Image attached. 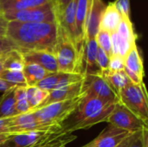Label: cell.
I'll return each mask as SVG.
<instances>
[{
	"instance_id": "obj_1",
	"label": "cell",
	"mask_w": 148,
	"mask_h": 147,
	"mask_svg": "<svg viewBox=\"0 0 148 147\" xmlns=\"http://www.w3.org/2000/svg\"><path fill=\"white\" fill-rule=\"evenodd\" d=\"M58 35V23H21L9 21L6 37L21 52L49 51L53 53Z\"/></svg>"
},
{
	"instance_id": "obj_2",
	"label": "cell",
	"mask_w": 148,
	"mask_h": 147,
	"mask_svg": "<svg viewBox=\"0 0 148 147\" xmlns=\"http://www.w3.org/2000/svg\"><path fill=\"white\" fill-rule=\"evenodd\" d=\"M115 104L106 103L95 97L82 94V99L69 118L62 122L59 133L69 134L77 130L88 129L105 122Z\"/></svg>"
},
{
	"instance_id": "obj_3",
	"label": "cell",
	"mask_w": 148,
	"mask_h": 147,
	"mask_svg": "<svg viewBox=\"0 0 148 147\" xmlns=\"http://www.w3.org/2000/svg\"><path fill=\"white\" fill-rule=\"evenodd\" d=\"M58 72L68 74H83V51L72 41L66 31L58 24V35L56 46L53 49Z\"/></svg>"
},
{
	"instance_id": "obj_4",
	"label": "cell",
	"mask_w": 148,
	"mask_h": 147,
	"mask_svg": "<svg viewBox=\"0 0 148 147\" xmlns=\"http://www.w3.org/2000/svg\"><path fill=\"white\" fill-rule=\"evenodd\" d=\"M82 99V94L76 98L51 103L36 111L32 112L37 123L47 133H57L61 125L75 110Z\"/></svg>"
},
{
	"instance_id": "obj_5",
	"label": "cell",
	"mask_w": 148,
	"mask_h": 147,
	"mask_svg": "<svg viewBox=\"0 0 148 147\" xmlns=\"http://www.w3.org/2000/svg\"><path fill=\"white\" fill-rule=\"evenodd\" d=\"M119 101L148 124L147 93L144 82L137 85L130 81L121 90Z\"/></svg>"
},
{
	"instance_id": "obj_6",
	"label": "cell",
	"mask_w": 148,
	"mask_h": 147,
	"mask_svg": "<svg viewBox=\"0 0 148 147\" xmlns=\"http://www.w3.org/2000/svg\"><path fill=\"white\" fill-rule=\"evenodd\" d=\"M8 22L16 21L21 23H58V14L56 4L48 3L24 10L10 12L3 16Z\"/></svg>"
},
{
	"instance_id": "obj_7",
	"label": "cell",
	"mask_w": 148,
	"mask_h": 147,
	"mask_svg": "<svg viewBox=\"0 0 148 147\" xmlns=\"http://www.w3.org/2000/svg\"><path fill=\"white\" fill-rule=\"evenodd\" d=\"M105 122L131 133L148 128V124L145 123L120 101L114 105L113 111Z\"/></svg>"
},
{
	"instance_id": "obj_8",
	"label": "cell",
	"mask_w": 148,
	"mask_h": 147,
	"mask_svg": "<svg viewBox=\"0 0 148 147\" xmlns=\"http://www.w3.org/2000/svg\"><path fill=\"white\" fill-rule=\"evenodd\" d=\"M82 94L95 97L106 103L116 104L119 101L118 96L111 89L101 75H84Z\"/></svg>"
},
{
	"instance_id": "obj_9",
	"label": "cell",
	"mask_w": 148,
	"mask_h": 147,
	"mask_svg": "<svg viewBox=\"0 0 148 147\" xmlns=\"http://www.w3.org/2000/svg\"><path fill=\"white\" fill-rule=\"evenodd\" d=\"M131 134V133L109 125L95 139L82 147H116Z\"/></svg>"
},
{
	"instance_id": "obj_10",
	"label": "cell",
	"mask_w": 148,
	"mask_h": 147,
	"mask_svg": "<svg viewBox=\"0 0 148 147\" xmlns=\"http://www.w3.org/2000/svg\"><path fill=\"white\" fill-rule=\"evenodd\" d=\"M83 78V74H68L62 72L49 73L36 86L48 93H50L62 86L82 81Z\"/></svg>"
},
{
	"instance_id": "obj_11",
	"label": "cell",
	"mask_w": 148,
	"mask_h": 147,
	"mask_svg": "<svg viewBox=\"0 0 148 147\" xmlns=\"http://www.w3.org/2000/svg\"><path fill=\"white\" fill-rule=\"evenodd\" d=\"M29 132H42L47 133L44 129L37 123L36 117L32 112L16 115L10 118L8 126L9 134H18L26 133Z\"/></svg>"
},
{
	"instance_id": "obj_12",
	"label": "cell",
	"mask_w": 148,
	"mask_h": 147,
	"mask_svg": "<svg viewBox=\"0 0 148 147\" xmlns=\"http://www.w3.org/2000/svg\"><path fill=\"white\" fill-rule=\"evenodd\" d=\"M106 3L103 0H91L85 32V41L95 39V36L100 29V23L103 10L106 8Z\"/></svg>"
},
{
	"instance_id": "obj_13",
	"label": "cell",
	"mask_w": 148,
	"mask_h": 147,
	"mask_svg": "<svg viewBox=\"0 0 148 147\" xmlns=\"http://www.w3.org/2000/svg\"><path fill=\"white\" fill-rule=\"evenodd\" d=\"M82 81L79 82H75V83L68 84V85L62 86L61 88H58L51 91L50 93H49L47 98L37 107L36 110L54 102L68 101V100H71V99L80 96L82 94Z\"/></svg>"
},
{
	"instance_id": "obj_14",
	"label": "cell",
	"mask_w": 148,
	"mask_h": 147,
	"mask_svg": "<svg viewBox=\"0 0 148 147\" xmlns=\"http://www.w3.org/2000/svg\"><path fill=\"white\" fill-rule=\"evenodd\" d=\"M25 63H35L49 73L58 72V66L55 55L49 51H26L22 52Z\"/></svg>"
},
{
	"instance_id": "obj_15",
	"label": "cell",
	"mask_w": 148,
	"mask_h": 147,
	"mask_svg": "<svg viewBox=\"0 0 148 147\" xmlns=\"http://www.w3.org/2000/svg\"><path fill=\"white\" fill-rule=\"evenodd\" d=\"M91 0H77L75 10V27H76V38L79 48L84 50L86 23Z\"/></svg>"
},
{
	"instance_id": "obj_16",
	"label": "cell",
	"mask_w": 148,
	"mask_h": 147,
	"mask_svg": "<svg viewBox=\"0 0 148 147\" xmlns=\"http://www.w3.org/2000/svg\"><path fill=\"white\" fill-rule=\"evenodd\" d=\"M47 133H50L29 132L26 133L10 134L0 145V147H29L40 141Z\"/></svg>"
},
{
	"instance_id": "obj_17",
	"label": "cell",
	"mask_w": 148,
	"mask_h": 147,
	"mask_svg": "<svg viewBox=\"0 0 148 147\" xmlns=\"http://www.w3.org/2000/svg\"><path fill=\"white\" fill-rule=\"evenodd\" d=\"M48 3H55L56 4V0H0V16L28 10Z\"/></svg>"
},
{
	"instance_id": "obj_18",
	"label": "cell",
	"mask_w": 148,
	"mask_h": 147,
	"mask_svg": "<svg viewBox=\"0 0 148 147\" xmlns=\"http://www.w3.org/2000/svg\"><path fill=\"white\" fill-rule=\"evenodd\" d=\"M98 45L95 39L86 40L84 42L83 64L85 68L83 75H101V72L96 63Z\"/></svg>"
},
{
	"instance_id": "obj_19",
	"label": "cell",
	"mask_w": 148,
	"mask_h": 147,
	"mask_svg": "<svg viewBox=\"0 0 148 147\" xmlns=\"http://www.w3.org/2000/svg\"><path fill=\"white\" fill-rule=\"evenodd\" d=\"M121 19V14L117 10L114 3L110 2L106 5V8L101 15L100 29L108 31L109 33L115 32Z\"/></svg>"
},
{
	"instance_id": "obj_20",
	"label": "cell",
	"mask_w": 148,
	"mask_h": 147,
	"mask_svg": "<svg viewBox=\"0 0 148 147\" xmlns=\"http://www.w3.org/2000/svg\"><path fill=\"white\" fill-rule=\"evenodd\" d=\"M101 76L105 79L107 83L109 85L114 94L118 96V98L121 90L130 82V80L124 72V70L112 71L108 69L101 73Z\"/></svg>"
},
{
	"instance_id": "obj_21",
	"label": "cell",
	"mask_w": 148,
	"mask_h": 147,
	"mask_svg": "<svg viewBox=\"0 0 148 147\" xmlns=\"http://www.w3.org/2000/svg\"><path fill=\"white\" fill-rule=\"evenodd\" d=\"M124 62H125V68L134 73L140 79L142 80L144 79L145 70H144L143 60L140 54V50L137 45L134 46L130 49V51L124 58Z\"/></svg>"
},
{
	"instance_id": "obj_22",
	"label": "cell",
	"mask_w": 148,
	"mask_h": 147,
	"mask_svg": "<svg viewBox=\"0 0 148 147\" xmlns=\"http://www.w3.org/2000/svg\"><path fill=\"white\" fill-rule=\"evenodd\" d=\"M16 87L5 90L0 97V120L16 116Z\"/></svg>"
},
{
	"instance_id": "obj_23",
	"label": "cell",
	"mask_w": 148,
	"mask_h": 147,
	"mask_svg": "<svg viewBox=\"0 0 148 147\" xmlns=\"http://www.w3.org/2000/svg\"><path fill=\"white\" fill-rule=\"evenodd\" d=\"M22 72L26 80L27 86H36L49 74L42 67L35 63H25Z\"/></svg>"
},
{
	"instance_id": "obj_24",
	"label": "cell",
	"mask_w": 148,
	"mask_h": 147,
	"mask_svg": "<svg viewBox=\"0 0 148 147\" xmlns=\"http://www.w3.org/2000/svg\"><path fill=\"white\" fill-rule=\"evenodd\" d=\"M25 62L23 53L19 49H13L3 55V70L10 71H23Z\"/></svg>"
},
{
	"instance_id": "obj_25",
	"label": "cell",
	"mask_w": 148,
	"mask_h": 147,
	"mask_svg": "<svg viewBox=\"0 0 148 147\" xmlns=\"http://www.w3.org/2000/svg\"><path fill=\"white\" fill-rule=\"evenodd\" d=\"M49 93L39 88L36 86H27L26 95L30 112H34L47 98Z\"/></svg>"
},
{
	"instance_id": "obj_26",
	"label": "cell",
	"mask_w": 148,
	"mask_h": 147,
	"mask_svg": "<svg viewBox=\"0 0 148 147\" xmlns=\"http://www.w3.org/2000/svg\"><path fill=\"white\" fill-rule=\"evenodd\" d=\"M116 32L121 38L126 40L132 46L136 45L138 36L134 32V24L131 21V18L122 16V19L117 28Z\"/></svg>"
},
{
	"instance_id": "obj_27",
	"label": "cell",
	"mask_w": 148,
	"mask_h": 147,
	"mask_svg": "<svg viewBox=\"0 0 148 147\" xmlns=\"http://www.w3.org/2000/svg\"><path fill=\"white\" fill-rule=\"evenodd\" d=\"M16 97V112L17 115L24 114L30 112L29 106L27 101L26 87H16L15 88Z\"/></svg>"
},
{
	"instance_id": "obj_28",
	"label": "cell",
	"mask_w": 148,
	"mask_h": 147,
	"mask_svg": "<svg viewBox=\"0 0 148 147\" xmlns=\"http://www.w3.org/2000/svg\"><path fill=\"white\" fill-rule=\"evenodd\" d=\"M0 79L15 87H27L26 80L22 71L2 70L0 72Z\"/></svg>"
},
{
	"instance_id": "obj_29",
	"label": "cell",
	"mask_w": 148,
	"mask_h": 147,
	"mask_svg": "<svg viewBox=\"0 0 148 147\" xmlns=\"http://www.w3.org/2000/svg\"><path fill=\"white\" fill-rule=\"evenodd\" d=\"M95 40L99 48H101L108 56L111 57L112 54V46H111V37L110 33L102 29H99Z\"/></svg>"
},
{
	"instance_id": "obj_30",
	"label": "cell",
	"mask_w": 148,
	"mask_h": 147,
	"mask_svg": "<svg viewBox=\"0 0 148 147\" xmlns=\"http://www.w3.org/2000/svg\"><path fill=\"white\" fill-rule=\"evenodd\" d=\"M148 128L135 133V136L127 147H147Z\"/></svg>"
},
{
	"instance_id": "obj_31",
	"label": "cell",
	"mask_w": 148,
	"mask_h": 147,
	"mask_svg": "<svg viewBox=\"0 0 148 147\" xmlns=\"http://www.w3.org/2000/svg\"><path fill=\"white\" fill-rule=\"evenodd\" d=\"M117 10L122 16L131 18V6L130 0H115L113 2Z\"/></svg>"
},
{
	"instance_id": "obj_32",
	"label": "cell",
	"mask_w": 148,
	"mask_h": 147,
	"mask_svg": "<svg viewBox=\"0 0 148 147\" xmlns=\"http://www.w3.org/2000/svg\"><path fill=\"white\" fill-rule=\"evenodd\" d=\"M96 63H97V66L99 67L101 73L103 71L108 69V67H109V56L99 47H98V49H97Z\"/></svg>"
},
{
	"instance_id": "obj_33",
	"label": "cell",
	"mask_w": 148,
	"mask_h": 147,
	"mask_svg": "<svg viewBox=\"0 0 148 147\" xmlns=\"http://www.w3.org/2000/svg\"><path fill=\"white\" fill-rule=\"evenodd\" d=\"M125 62L124 58L120 55H112L109 58V67L108 69L112 71H121L124 70Z\"/></svg>"
},
{
	"instance_id": "obj_34",
	"label": "cell",
	"mask_w": 148,
	"mask_h": 147,
	"mask_svg": "<svg viewBox=\"0 0 148 147\" xmlns=\"http://www.w3.org/2000/svg\"><path fill=\"white\" fill-rule=\"evenodd\" d=\"M18 49L17 47L6 36L0 37V56L5 55L10 50Z\"/></svg>"
},
{
	"instance_id": "obj_35",
	"label": "cell",
	"mask_w": 148,
	"mask_h": 147,
	"mask_svg": "<svg viewBox=\"0 0 148 147\" xmlns=\"http://www.w3.org/2000/svg\"><path fill=\"white\" fill-rule=\"evenodd\" d=\"M71 1L72 0H56V10L58 16L62 13V11L65 10V8Z\"/></svg>"
},
{
	"instance_id": "obj_36",
	"label": "cell",
	"mask_w": 148,
	"mask_h": 147,
	"mask_svg": "<svg viewBox=\"0 0 148 147\" xmlns=\"http://www.w3.org/2000/svg\"><path fill=\"white\" fill-rule=\"evenodd\" d=\"M7 25H8V21L3 16H0V37L6 36Z\"/></svg>"
},
{
	"instance_id": "obj_37",
	"label": "cell",
	"mask_w": 148,
	"mask_h": 147,
	"mask_svg": "<svg viewBox=\"0 0 148 147\" xmlns=\"http://www.w3.org/2000/svg\"><path fill=\"white\" fill-rule=\"evenodd\" d=\"M134 136H135V133H132L131 135H129L128 137H127L125 139H123L116 147H127V146L131 143V141L134 139Z\"/></svg>"
},
{
	"instance_id": "obj_38",
	"label": "cell",
	"mask_w": 148,
	"mask_h": 147,
	"mask_svg": "<svg viewBox=\"0 0 148 147\" xmlns=\"http://www.w3.org/2000/svg\"><path fill=\"white\" fill-rule=\"evenodd\" d=\"M13 87H15V86H13V85H11V84H10V83L0 79V92H4L5 90L9 89L10 88H13Z\"/></svg>"
},
{
	"instance_id": "obj_39",
	"label": "cell",
	"mask_w": 148,
	"mask_h": 147,
	"mask_svg": "<svg viewBox=\"0 0 148 147\" xmlns=\"http://www.w3.org/2000/svg\"><path fill=\"white\" fill-rule=\"evenodd\" d=\"M10 118H7V119H1L0 120V127H5L9 126V123H10Z\"/></svg>"
},
{
	"instance_id": "obj_40",
	"label": "cell",
	"mask_w": 148,
	"mask_h": 147,
	"mask_svg": "<svg viewBox=\"0 0 148 147\" xmlns=\"http://www.w3.org/2000/svg\"><path fill=\"white\" fill-rule=\"evenodd\" d=\"M10 134H8V133H4V134H0V145L4 141V139L9 136Z\"/></svg>"
},
{
	"instance_id": "obj_41",
	"label": "cell",
	"mask_w": 148,
	"mask_h": 147,
	"mask_svg": "<svg viewBox=\"0 0 148 147\" xmlns=\"http://www.w3.org/2000/svg\"><path fill=\"white\" fill-rule=\"evenodd\" d=\"M4 133H8V127L7 126H5V127H0V134H4Z\"/></svg>"
},
{
	"instance_id": "obj_42",
	"label": "cell",
	"mask_w": 148,
	"mask_h": 147,
	"mask_svg": "<svg viewBox=\"0 0 148 147\" xmlns=\"http://www.w3.org/2000/svg\"><path fill=\"white\" fill-rule=\"evenodd\" d=\"M3 55H1L0 56V72L3 70V67H2V65H3Z\"/></svg>"
},
{
	"instance_id": "obj_43",
	"label": "cell",
	"mask_w": 148,
	"mask_h": 147,
	"mask_svg": "<svg viewBox=\"0 0 148 147\" xmlns=\"http://www.w3.org/2000/svg\"><path fill=\"white\" fill-rule=\"evenodd\" d=\"M59 147H65V146H59Z\"/></svg>"
}]
</instances>
